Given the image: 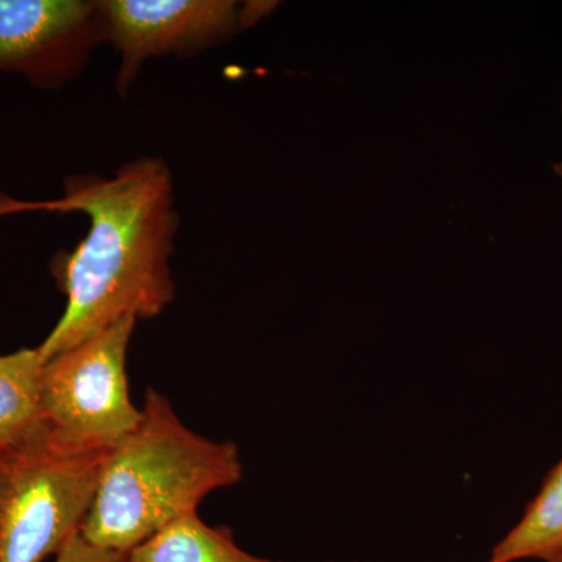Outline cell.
<instances>
[{"label": "cell", "mask_w": 562, "mask_h": 562, "mask_svg": "<svg viewBox=\"0 0 562 562\" xmlns=\"http://www.w3.org/2000/svg\"><path fill=\"white\" fill-rule=\"evenodd\" d=\"M55 201L24 202L0 194V217L25 211L85 214L90 232L60 251L50 271L66 310L36 349L46 362L125 317L154 319L173 301V239L179 231L172 172L161 158L125 162L113 179L72 176Z\"/></svg>", "instance_id": "1"}, {"label": "cell", "mask_w": 562, "mask_h": 562, "mask_svg": "<svg viewBox=\"0 0 562 562\" xmlns=\"http://www.w3.org/2000/svg\"><path fill=\"white\" fill-rule=\"evenodd\" d=\"M139 424L103 460L98 491L80 528L92 546L128 553L173 520L198 513L213 491L235 486L243 462L233 442L190 430L157 391Z\"/></svg>", "instance_id": "2"}, {"label": "cell", "mask_w": 562, "mask_h": 562, "mask_svg": "<svg viewBox=\"0 0 562 562\" xmlns=\"http://www.w3.org/2000/svg\"><path fill=\"white\" fill-rule=\"evenodd\" d=\"M106 453L70 450L49 431L0 450V562L60 552L90 513Z\"/></svg>", "instance_id": "3"}, {"label": "cell", "mask_w": 562, "mask_h": 562, "mask_svg": "<svg viewBox=\"0 0 562 562\" xmlns=\"http://www.w3.org/2000/svg\"><path fill=\"white\" fill-rule=\"evenodd\" d=\"M135 325L125 317L44 362V425L61 446L106 453L139 424L143 412L132 403L125 368Z\"/></svg>", "instance_id": "4"}, {"label": "cell", "mask_w": 562, "mask_h": 562, "mask_svg": "<svg viewBox=\"0 0 562 562\" xmlns=\"http://www.w3.org/2000/svg\"><path fill=\"white\" fill-rule=\"evenodd\" d=\"M103 43L120 52L116 87L127 94L149 58L194 57L227 43L254 22L251 3L233 0H101Z\"/></svg>", "instance_id": "5"}, {"label": "cell", "mask_w": 562, "mask_h": 562, "mask_svg": "<svg viewBox=\"0 0 562 562\" xmlns=\"http://www.w3.org/2000/svg\"><path fill=\"white\" fill-rule=\"evenodd\" d=\"M103 44L98 2L0 0V72L21 74L40 90H60Z\"/></svg>", "instance_id": "6"}, {"label": "cell", "mask_w": 562, "mask_h": 562, "mask_svg": "<svg viewBox=\"0 0 562 562\" xmlns=\"http://www.w3.org/2000/svg\"><path fill=\"white\" fill-rule=\"evenodd\" d=\"M43 366L36 347L0 355V450L47 435L41 406Z\"/></svg>", "instance_id": "7"}, {"label": "cell", "mask_w": 562, "mask_h": 562, "mask_svg": "<svg viewBox=\"0 0 562 562\" xmlns=\"http://www.w3.org/2000/svg\"><path fill=\"white\" fill-rule=\"evenodd\" d=\"M125 562H279L247 553L227 527H210L187 514L127 553Z\"/></svg>", "instance_id": "8"}, {"label": "cell", "mask_w": 562, "mask_h": 562, "mask_svg": "<svg viewBox=\"0 0 562 562\" xmlns=\"http://www.w3.org/2000/svg\"><path fill=\"white\" fill-rule=\"evenodd\" d=\"M562 552V458L547 473L524 516L495 543L486 562H547Z\"/></svg>", "instance_id": "9"}, {"label": "cell", "mask_w": 562, "mask_h": 562, "mask_svg": "<svg viewBox=\"0 0 562 562\" xmlns=\"http://www.w3.org/2000/svg\"><path fill=\"white\" fill-rule=\"evenodd\" d=\"M55 557L57 562H125L127 553L92 546L81 538L80 531H77L76 535L70 536Z\"/></svg>", "instance_id": "10"}, {"label": "cell", "mask_w": 562, "mask_h": 562, "mask_svg": "<svg viewBox=\"0 0 562 562\" xmlns=\"http://www.w3.org/2000/svg\"><path fill=\"white\" fill-rule=\"evenodd\" d=\"M554 172L558 173V176L562 179V162H558V165H554Z\"/></svg>", "instance_id": "11"}, {"label": "cell", "mask_w": 562, "mask_h": 562, "mask_svg": "<svg viewBox=\"0 0 562 562\" xmlns=\"http://www.w3.org/2000/svg\"><path fill=\"white\" fill-rule=\"evenodd\" d=\"M547 562H562V552L558 553L557 557H553L552 560Z\"/></svg>", "instance_id": "12"}]
</instances>
